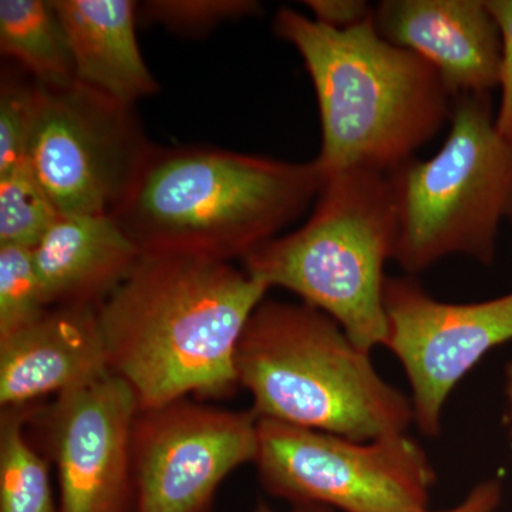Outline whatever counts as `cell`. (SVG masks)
<instances>
[{
  "mask_svg": "<svg viewBox=\"0 0 512 512\" xmlns=\"http://www.w3.org/2000/svg\"><path fill=\"white\" fill-rule=\"evenodd\" d=\"M268 291L229 262L141 254L97 306L110 372L136 394L138 412L237 392L239 339Z\"/></svg>",
  "mask_w": 512,
  "mask_h": 512,
  "instance_id": "1",
  "label": "cell"
},
{
  "mask_svg": "<svg viewBox=\"0 0 512 512\" xmlns=\"http://www.w3.org/2000/svg\"><path fill=\"white\" fill-rule=\"evenodd\" d=\"M274 29L298 50L312 79L323 178L352 168L392 173L450 120L454 97L439 72L383 39L373 16L338 30L282 8Z\"/></svg>",
  "mask_w": 512,
  "mask_h": 512,
  "instance_id": "2",
  "label": "cell"
},
{
  "mask_svg": "<svg viewBox=\"0 0 512 512\" xmlns=\"http://www.w3.org/2000/svg\"><path fill=\"white\" fill-rule=\"evenodd\" d=\"M315 160L286 163L211 147H153L114 218L141 254L247 258L318 198Z\"/></svg>",
  "mask_w": 512,
  "mask_h": 512,
  "instance_id": "3",
  "label": "cell"
},
{
  "mask_svg": "<svg viewBox=\"0 0 512 512\" xmlns=\"http://www.w3.org/2000/svg\"><path fill=\"white\" fill-rule=\"evenodd\" d=\"M239 387L258 419L373 441L406 433L412 400L383 380L342 326L308 303L264 299L237 353Z\"/></svg>",
  "mask_w": 512,
  "mask_h": 512,
  "instance_id": "4",
  "label": "cell"
},
{
  "mask_svg": "<svg viewBox=\"0 0 512 512\" xmlns=\"http://www.w3.org/2000/svg\"><path fill=\"white\" fill-rule=\"evenodd\" d=\"M399 237L390 175L352 168L323 178L303 227L266 242L242 268L325 312L365 352L386 345L384 265Z\"/></svg>",
  "mask_w": 512,
  "mask_h": 512,
  "instance_id": "5",
  "label": "cell"
},
{
  "mask_svg": "<svg viewBox=\"0 0 512 512\" xmlns=\"http://www.w3.org/2000/svg\"><path fill=\"white\" fill-rule=\"evenodd\" d=\"M450 123L436 156L389 173L399 221L393 261L410 275L450 255L490 265L500 225L512 222V141L495 127L490 94L454 97Z\"/></svg>",
  "mask_w": 512,
  "mask_h": 512,
  "instance_id": "6",
  "label": "cell"
},
{
  "mask_svg": "<svg viewBox=\"0 0 512 512\" xmlns=\"http://www.w3.org/2000/svg\"><path fill=\"white\" fill-rule=\"evenodd\" d=\"M254 463L265 490L295 508L416 512L429 507L437 480L406 433L356 441L266 419H258Z\"/></svg>",
  "mask_w": 512,
  "mask_h": 512,
  "instance_id": "7",
  "label": "cell"
},
{
  "mask_svg": "<svg viewBox=\"0 0 512 512\" xmlns=\"http://www.w3.org/2000/svg\"><path fill=\"white\" fill-rule=\"evenodd\" d=\"M153 147L133 107L79 83L39 84L26 161L60 215H113Z\"/></svg>",
  "mask_w": 512,
  "mask_h": 512,
  "instance_id": "8",
  "label": "cell"
},
{
  "mask_svg": "<svg viewBox=\"0 0 512 512\" xmlns=\"http://www.w3.org/2000/svg\"><path fill=\"white\" fill-rule=\"evenodd\" d=\"M258 417L181 399L138 412L131 430L136 512H211L218 488L254 463Z\"/></svg>",
  "mask_w": 512,
  "mask_h": 512,
  "instance_id": "9",
  "label": "cell"
},
{
  "mask_svg": "<svg viewBox=\"0 0 512 512\" xmlns=\"http://www.w3.org/2000/svg\"><path fill=\"white\" fill-rule=\"evenodd\" d=\"M383 306L384 346L409 379L414 423L426 436H439L454 387L490 350L512 340V293L493 301L447 303L410 276H386Z\"/></svg>",
  "mask_w": 512,
  "mask_h": 512,
  "instance_id": "10",
  "label": "cell"
},
{
  "mask_svg": "<svg viewBox=\"0 0 512 512\" xmlns=\"http://www.w3.org/2000/svg\"><path fill=\"white\" fill-rule=\"evenodd\" d=\"M29 406L59 480V512H136L131 430L136 394L123 379L101 377Z\"/></svg>",
  "mask_w": 512,
  "mask_h": 512,
  "instance_id": "11",
  "label": "cell"
},
{
  "mask_svg": "<svg viewBox=\"0 0 512 512\" xmlns=\"http://www.w3.org/2000/svg\"><path fill=\"white\" fill-rule=\"evenodd\" d=\"M373 20L387 42L427 60L453 97L498 87L501 36L485 0H383Z\"/></svg>",
  "mask_w": 512,
  "mask_h": 512,
  "instance_id": "12",
  "label": "cell"
},
{
  "mask_svg": "<svg viewBox=\"0 0 512 512\" xmlns=\"http://www.w3.org/2000/svg\"><path fill=\"white\" fill-rule=\"evenodd\" d=\"M97 306H52L0 338V406L28 407L110 375Z\"/></svg>",
  "mask_w": 512,
  "mask_h": 512,
  "instance_id": "13",
  "label": "cell"
},
{
  "mask_svg": "<svg viewBox=\"0 0 512 512\" xmlns=\"http://www.w3.org/2000/svg\"><path fill=\"white\" fill-rule=\"evenodd\" d=\"M33 252L49 308L99 306L141 256L111 215H60Z\"/></svg>",
  "mask_w": 512,
  "mask_h": 512,
  "instance_id": "14",
  "label": "cell"
},
{
  "mask_svg": "<svg viewBox=\"0 0 512 512\" xmlns=\"http://www.w3.org/2000/svg\"><path fill=\"white\" fill-rule=\"evenodd\" d=\"M72 46L76 80L110 99L134 106L158 92L136 36L131 0H53Z\"/></svg>",
  "mask_w": 512,
  "mask_h": 512,
  "instance_id": "15",
  "label": "cell"
},
{
  "mask_svg": "<svg viewBox=\"0 0 512 512\" xmlns=\"http://www.w3.org/2000/svg\"><path fill=\"white\" fill-rule=\"evenodd\" d=\"M0 50L40 86L66 89L77 83L72 46L53 0H2Z\"/></svg>",
  "mask_w": 512,
  "mask_h": 512,
  "instance_id": "16",
  "label": "cell"
},
{
  "mask_svg": "<svg viewBox=\"0 0 512 512\" xmlns=\"http://www.w3.org/2000/svg\"><path fill=\"white\" fill-rule=\"evenodd\" d=\"M28 407L2 409L0 512H59L49 458L29 439Z\"/></svg>",
  "mask_w": 512,
  "mask_h": 512,
  "instance_id": "17",
  "label": "cell"
},
{
  "mask_svg": "<svg viewBox=\"0 0 512 512\" xmlns=\"http://www.w3.org/2000/svg\"><path fill=\"white\" fill-rule=\"evenodd\" d=\"M59 217L28 161L0 177V245L35 249Z\"/></svg>",
  "mask_w": 512,
  "mask_h": 512,
  "instance_id": "18",
  "label": "cell"
},
{
  "mask_svg": "<svg viewBox=\"0 0 512 512\" xmlns=\"http://www.w3.org/2000/svg\"><path fill=\"white\" fill-rule=\"evenodd\" d=\"M46 309L33 249L0 245V338L29 325Z\"/></svg>",
  "mask_w": 512,
  "mask_h": 512,
  "instance_id": "19",
  "label": "cell"
},
{
  "mask_svg": "<svg viewBox=\"0 0 512 512\" xmlns=\"http://www.w3.org/2000/svg\"><path fill=\"white\" fill-rule=\"evenodd\" d=\"M39 83L3 74L0 86V177L26 163Z\"/></svg>",
  "mask_w": 512,
  "mask_h": 512,
  "instance_id": "20",
  "label": "cell"
},
{
  "mask_svg": "<svg viewBox=\"0 0 512 512\" xmlns=\"http://www.w3.org/2000/svg\"><path fill=\"white\" fill-rule=\"evenodd\" d=\"M259 12L261 5L254 0H153L143 5L144 18L185 36H200Z\"/></svg>",
  "mask_w": 512,
  "mask_h": 512,
  "instance_id": "21",
  "label": "cell"
},
{
  "mask_svg": "<svg viewBox=\"0 0 512 512\" xmlns=\"http://www.w3.org/2000/svg\"><path fill=\"white\" fill-rule=\"evenodd\" d=\"M501 36L500 82L501 103L495 127L501 136L512 141V0H485Z\"/></svg>",
  "mask_w": 512,
  "mask_h": 512,
  "instance_id": "22",
  "label": "cell"
},
{
  "mask_svg": "<svg viewBox=\"0 0 512 512\" xmlns=\"http://www.w3.org/2000/svg\"><path fill=\"white\" fill-rule=\"evenodd\" d=\"M313 20L332 29H349L372 18L375 8L363 0H306Z\"/></svg>",
  "mask_w": 512,
  "mask_h": 512,
  "instance_id": "23",
  "label": "cell"
},
{
  "mask_svg": "<svg viewBox=\"0 0 512 512\" xmlns=\"http://www.w3.org/2000/svg\"><path fill=\"white\" fill-rule=\"evenodd\" d=\"M503 498V487L500 481L488 480L478 484L470 494L456 507L443 511H431L429 508L416 512H495Z\"/></svg>",
  "mask_w": 512,
  "mask_h": 512,
  "instance_id": "24",
  "label": "cell"
},
{
  "mask_svg": "<svg viewBox=\"0 0 512 512\" xmlns=\"http://www.w3.org/2000/svg\"><path fill=\"white\" fill-rule=\"evenodd\" d=\"M507 397H508V423H510V437L512 443V363L507 367Z\"/></svg>",
  "mask_w": 512,
  "mask_h": 512,
  "instance_id": "25",
  "label": "cell"
},
{
  "mask_svg": "<svg viewBox=\"0 0 512 512\" xmlns=\"http://www.w3.org/2000/svg\"><path fill=\"white\" fill-rule=\"evenodd\" d=\"M254 512H279L272 510L268 505L261 504ZM289 512H332L330 510H326V508H295V510Z\"/></svg>",
  "mask_w": 512,
  "mask_h": 512,
  "instance_id": "26",
  "label": "cell"
}]
</instances>
